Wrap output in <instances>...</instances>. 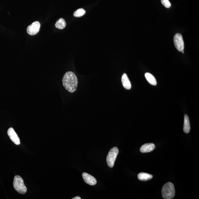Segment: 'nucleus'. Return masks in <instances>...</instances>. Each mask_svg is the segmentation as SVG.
<instances>
[{
  "mask_svg": "<svg viewBox=\"0 0 199 199\" xmlns=\"http://www.w3.org/2000/svg\"><path fill=\"white\" fill-rule=\"evenodd\" d=\"M13 185L15 189L20 194H24L27 192V188L24 185L23 179L20 176H15Z\"/></svg>",
  "mask_w": 199,
  "mask_h": 199,
  "instance_id": "obj_3",
  "label": "nucleus"
},
{
  "mask_svg": "<svg viewBox=\"0 0 199 199\" xmlns=\"http://www.w3.org/2000/svg\"><path fill=\"white\" fill-rule=\"evenodd\" d=\"M64 87L69 92L73 93L76 91L78 85L77 78L74 72L69 71L65 73L63 79Z\"/></svg>",
  "mask_w": 199,
  "mask_h": 199,
  "instance_id": "obj_1",
  "label": "nucleus"
},
{
  "mask_svg": "<svg viewBox=\"0 0 199 199\" xmlns=\"http://www.w3.org/2000/svg\"><path fill=\"white\" fill-rule=\"evenodd\" d=\"M119 152V149L116 147L112 148L109 152L107 156L106 161L107 164L110 168H113Z\"/></svg>",
  "mask_w": 199,
  "mask_h": 199,
  "instance_id": "obj_4",
  "label": "nucleus"
},
{
  "mask_svg": "<svg viewBox=\"0 0 199 199\" xmlns=\"http://www.w3.org/2000/svg\"><path fill=\"white\" fill-rule=\"evenodd\" d=\"M138 178L140 181H147L152 179L153 176L151 174L142 172L138 174Z\"/></svg>",
  "mask_w": 199,
  "mask_h": 199,
  "instance_id": "obj_12",
  "label": "nucleus"
},
{
  "mask_svg": "<svg viewBox=\"0 0 199 199\" xmlns=\"http://www.w3.org/2000/svg\"><path fill=\"white\" fill-rule=\"evenodd\" d=\"M181 52H182V53H184V51H182Z\"/></svg>",
  "mask_w": 199,
  "mask_h": 199,
  "instance_id": "obj_18",
  "label": "nucleus"
},
{
  "mask_svg": "<svg viewBox=\"0 0 199 199\" xmlns=\"http://www.w3.org/2000/svg\"><path fill=\"white\" fill-rule=\"evenodd\" d=\"M7 134L12 141L16 145H19L20 144V140L18 135L12 128H10L7 131Z\"/></svg>",
  "mask_w": 199,
  "mask_h": 199,
  "instance_id": "obj_7",
  "label": "nucleus"
},
{
  "mask_svg": "<svg viewBox=\"0 0 199 199\" xmlns=\"http://www.w3.org/2000/svg\"><path fill=\"white\" fill-rule=\"evenodd\" d=\"M86 11L83 9L80 8L77 10L74 13V16L75 17H80L85 14Z\"/></svg>",
  "mask_w": 199,
  "mask_h": 199,
  "instance_id": "obj_15",
  "label": "nucleus"
},
{
  "mask_svg": "<svg viewBox=\"0 0 199 199\" xmlns=\"http://www.w3.org/2000/svg\"><path fill=\"white\" fill-rule=\"evenodd\" d=\"M174 43L176 49L181 52L185 48V45L183 37L179 33H177L174 37Z\"/></svg>",
  "mask_w": 199,
  "mask_h": 199,
  "instance_id": "obj_5",
  "label": "nucleus"
},
{
  "mask_svg": "<svg viewBox=\"0 0 199 199\" xmlns=\"http://www.w3.org/2000/svg\"><path fill=\"white\" fill-rule=\"evenodd\" d=\"M40 22L38 21L34 22L27 27V33L31 35H36L40 30Z\"/></svg>",
  "mask_w": 199,
  "mask_h": 199,
  "instance_id": "obj_6",
  "label": "nucleus"
},
{
  "mask_svg": "<svg viewBox=\"0 0 199 199\" xmlns=\"http://www.w3.org/2000/svg\"><path fill=\"white\" fill-rule=\"evenodd\" d=\"M190 125L189 119L187 114L184 116L183 131L186 134H188L190 131Z\"/></svg>",
  "mask_w": 199,
  "mask_h": 199,
  "instance_id": "obj_11",
  "label": "nucleus"
},
{
  "mask_svg": "<svg viewBox=\"0 0 199 199\" xmlns=\"http://www.w3.org/2000/svg\"><path fill=\"white\" fill-rule=\"evenodd\" d=\"M161 1L162 4L166 8H170L171 6V4L169 0H161Z\"/></svg>",
  "mask_w": 199,
  "mask_h": 199,
  "instance_id": "obj_16",
  "label": "nucleus"
},
{
  "mask_svg": "<svg viewBox=\"0 0 199 199\" xmlns=\"http://www.w3.org/2000/svg\"><path fill=\"white\" fill-rule=\"evenodd\" d=\"M145 77L146 80L152 85L156 86L157 84V82L154 76L149 73H146Z\"/></svg>",
  "mask_w": 199,
  "mask_h": 199,
  "instance_id": "obj_13",
  "label": "nucleus"
},
{
  "mask_svg": "<svg viewBox=\"0 0 199 199\" xmlns=\"http://www.w3.org/2000/svg\"><path fill=\"white\" fill-rule=\"evenodd\" d=\"M66 26V22L63 18H60L57 21L55 24L56 28L60 29H63Z\"/></svg>",
  "mask_w": 199,
  "mask_h": 199,
  "instance_id": "obj_14",
  "label": "nucleus"
},
{
  "mask_svg": "<svg viewBox=\"0 0 199 199\" xmlns=\"http://www.w3.org/2000/svg\"><path fill=\"white\" fill-rule=\"evenodd\" d=\"M161 193L163 198L165 199H172L175 195V190L173 184L168 182L163 186Z\"/></svg>",
  "mask_w": 199,
  "mask_h": 199,
  "instance_id": "obj_2",
  "label": "nucleus"
},
{
  "mask_svg": "<svg viewBox=\"0 0 199 199\" xmlns=\"http://www.w3.org/2000/svg\"><path fill=\"white\" fill-rule=\"evenodd\" d=\"M155 146L152 143H148L143 144L140 148V151L142 153H149L153 151Z\"/></svg>",
  "mask_w": 199,
  "mask_h": 199,
  "instance_id": "obj_9",
  "label": "nucleus"
},
{
  "mask_svg": "<svg viewBox=\"0 0 199 199\" xmlns=\"http://www.w3.org/2000/svg\"><path fill=\"white\" fill-rule=\"evenodd\" d=\"M82 177L84 182L88 185H96L97 180L95 178L89 174L83 173L82 174Z\"/></svg>",
  "mask_w": 199,
  "mask_h": 199,
  "instance_id": "obj_8",
  "label": "nucleus"
},
{
  "mask_svg": "<svg viewBox=\"0 0 199 199\" xmlns=\"http://www.w3.org/2000/svg\"><path fill=\"white\" fill-rule=\"evenodd\" d=\"M122 83L123 87L127 90H130L131 88V84L130 80L128 77L127 75L124 74L122 77Z\"/></svg>",
  "mask_w": 199,
  "mask_h": 199,
  "instance_id": "obj_10",
  "label": "nucleus"
},
{
  "mask_svg": "<svg viewBox=\"0 0 199 199\" xmlns=\"http://www.w3.org/2000/svg\"><path fill=\"white\" fill-rule=\"evenodd\" d=\"M72 199H81V198L80 197H79L77 196V197H75L74 198H73Z\"/></svg>",
  "mask_w": 199,
  "mask_h": 199,
  "instance_id": "obj_17",
  "label": "nucleus"
}]
</instances>
